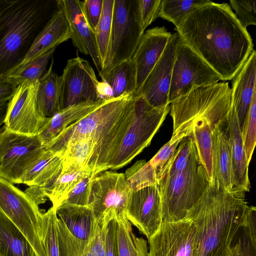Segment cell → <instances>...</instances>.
<instances>
[{
	"instance_id": "7bdbcfd3",
	"label": "cell",
	"mask_w": 256,
	"mask_h": 256,
	"mask_svg": "<svg viewBox=\"0 0 256 256\" xmlns=\"http://www.w3.org/2000/svg\"><path fill=\"white\" fill-rule=\"evenodd\" d=\"M230 3L236 18L244 28L256 24V0H231Z\"/></svg>"
},
{
	"instance_id": "d6a6232c",
	"label": "cell",
	"mask_w": 256,
	"mask_h": 256,
	"mask_svg": "<svg viewBox=\"0 0 256 256\" xmlns=\"http://www.w3.org/2000/svg\"><path fill=\"white\" fill-rule=\"evenodd\" d=\"M211 2L209 0H162L158 16L172 22L176 28L190 14Z\"/></svg>"
},
{
	"instance_id": "2e32d148",
	"label": "cell",
	"mask_w": 256,
	"mask_h": 256,
	"mask_svg": "<svg viewBox=\"0 0 256 256\" xmlns=\"http://www.w3.org/2000/svg\"><path fill=\"white\" fill-rule=\"evenodd\" d=\"M132 192L125 174L105 170L96 174L91 184L88 206L96 219L110 208L124 214Z\"/></svg>"
},
{
	"instance_id": "f546056e",
	"label": "cell",
	"mask_w": 256,
	"mask_h": 256,
	"mask_svg": "<svg viewBox=\"0 0 256 256\" xmlns=\"http://www.w3.org/2000/svg\"><path fill=\"white\" fill-rule=\"evenodd\" d=\"M99 170L92 166L87 168L75 164L63 166L61 174L48 192L47 198L56 210L64 200L68 193L86 174L92 171Z\"/></svg>"
},
{
	"instance_id": "30bf717a",
	"label": "cell",
	"mask_w": 256,
	"mask_h": 256,
	"mask_svg": "<svg viewBox=\"0 0 256 256\" xmlns=\"http://www.w3.org/2000/svg\"><path fill=\"white\" fill-rule=\"evenodd\" d=\"M43 211L24 192L0 177V214L24 234L35 256H47L40 236V217Z\"/></svg>"
},
{
	"instance_id": "f6af8a7d",
	"label": "cell",
	"mask_w": 256,
	"mask_h": 256,
	"mask_svg": "<svg viewBox=\"0 0 256 256\" xmlns=\"http://www.w3.org/2000/svg\"><path fill=\"white\" fill-rule=\"evenodd\" d=\"M161 1L138 0L140 24L144 31L158 16Z\"/></svg>"
},
{
	"instance_id": "ffe728a7",
	"label": "cell",
	"mask_w": 256,
	"mask_h": 256,
	"mask_svg": "<svg viewBox=\"0 0 256 256\" xmlns=\"http://www.w3.org/2000/svg\"><path fill=\"white\" fill-rule=\"evenodd\" d=\"M172 35L164 26L149 29L144 34L132 58L136 71V93L162 56Z\"/></svg>"
},
{
	"instance_id": "4dcf8cb0",
	"label": "cell",
	"mask_w": 256,
	"mask_h": 256,
	"mask_svg": "<svg viewBox=\"0 0 256 256\" xmlns=\"http://www.w3.org/2000/svg\"><path fill=\"white\" fill-rule=\"evenodd\" d=\"M132 224L123 213L116 215L118 256H148L147 241L134 233Z\"/></svg>"
},
{
	"instance_id": "9a60e30c",
	"label": "cell",
	"mask_w": 256,
	"mask_h": 256,
	"mask_svg": "<svg viewBox=\"0 0 256 256\" xmlns=\"http://www.w3.org/2000/svg\"><path fill=\"white\" fill-rule=\"evenodd\" d=\"M196 237L194 224L187 216L178 221L162 222L148 239V256H192Z\"/></svg>"
},
{
	"instance_id": "5bb4252c",
	"label": "cell",
	"mask_w": 256,
	"mask_h": 256,
	"mask_svg": "<svg viewBox=\"0 0 256 256\" xmlns=\"http://www.w3.org/2000/svg\"><path fill=\"white\" fill-rule=\"evenodd\" d=\"M38 80L18 85L8 102L4 126L10 132L36 136L48 118L40 113L36 102Z\"/></svg>"
},
{
	"instance_id": "484cf974",
	"label": "cell",
	"mask_w": 256,
	"mask_h": 256,
	"mask_svg": "<svg viewBox=\"0 0 256 256\" xmlns=\"http://www.w3.org/2000/svg\"><path fill=\"white\" fill-rule=\"evenodd\" d=\"M64 162L62 154L46 149L24 174L21 184L38 186L47 198L48 192L61 174Z\"/></svg>"
},
{
	"instance_id": "7a4b0ae2",
	"label": "cell",
	"mask_w": 256,
	"mask_h": 256,
	"mask_svg": "<svg viewBox=\"0 0 256 256\" xmlns=\"http://www.w3.org/2000/svg\"><path fill=\"white\" fill-rule=\"evenodd\" d=\"M248 207L245 192L222 189L210 183L186 214L196 230L192 256H228Z\"/></svg>"
},
{
	"instance_id": "bcb514c9",
	"label": "cell",
	"mask_w": 256,
	"mask_h": 256,
	"mask_svg": "<svg viewBox=\"0 0 256 256\" xmlns=\"http://www.w3.org/2000/svg\"><path fill=\"white\" fill-rule=\"evenodd\" d=\"M116 210L111 208L106 228L105 256H118L116 238Z\"/></svg>"
},
{
	"instance_id": "3957f363",
	"label": "cell",
	"mask_w": 256,
	"mask_h": 256,
	"mask_svg": "<svg viewBox=\"0 0 256 256\" xmlns=\"http://www.w3.org/2000/svg\"><path fill=\"white\" fill-rule=\"evenodd\" d=\"M134 95L106 100L93 112L70 125L46 149L63 154L66 146L82 138L96 144L90 165L104 172L128 125Z\"/></svg>"
},
{
	"instance_id": "cb8c5ba5",
	"label": "cell",
	"mask_w": 256,
	"mask_h": 256,
	"mask_svg": "<svg viewBox=\"0 0 256 256\" xmlns=\"http://www.w3.org/2000/svg\"><path fill=\"white\" fill-rule=\"evenodd\" d=\"M102 81V98L106 100L134 95L136 89V71L132 60L122 62L108 70L99 72Z\"/></svg>"
},
{
	"instance_id": "277c9868",
	"label": "cell",
	"mask_w": 256,
	"mask_h": 256,
	"mask_svg": "<svg viewBox=\"0 0 256 256\" xmlns=\"http://www.w3.org/2000/svg\"><path fill=\"white\" fill-rule=\"evenodd\" d=\"M192 136L181 140L162 171L158 186L162 222L184 218L210 183Z\"/></svg>"
},
{
	"instance_id": "ee69618b",
	"label": "cell",
	"mask_w": 256,
	"mask_h": 256,
	"mask_svg": "<svg viewBox=\"0 0 256 256\" xmlns=\"http://www.w3.org/2000/svg\"><path fill=\"white\" fill-rule=\"evenodd\" d=\"M84 16L95 34L102 10L103 0H80Z\"/></svg>"
},
{
	"instance_id": "9c48e42d",
	"label": "cell",
	"mask_w": 256,
	"mask_h": 256,
	"mask_svg": "<svg viewBox=\"0 0 256 256\" xmlns=\"http://www.w3.org/2000/svg\"><path fill=\"white\" fill-rule=\"evenodd\" d=\"M56 212L58 256H85L96 226L92 210L62 202Z\"/></svg>"
},
{
	"instance_id": "f35d334b",
	"label": "cell",
	"mask_w": 256,
	"mask_h": 256,
	"mask_svg": "<svg viewBox=\"0 0 256 256\" xmlns=\"http://www.w3.org/2000/svg\"><path fill=\"white\" fill-rule=\"evenodd\" d=\"M240 130L246 160L249 164L256 145V91Z\"/></svg>"
},
{
	"instance_id": "7402d4cb",
	"label": "cell",
	"mask_w": 256,
	"mask_h": 256,
	"mask_svg": "<svg viewBox=\"0 0 256 256\" xmlns=\"http://www.w3.org/2000/svg\"><path fill=\"white\" fill-rule=\"evenodd\" d=\"M256 52L252 50L244 64L232 79V99L240 128L248 113L256 91Z\"/></svg>"
},
{
	"instance_id": "74e56055",
	"label": "cell",
	"mask_w": 256,
	"mask_h": 256,
	"mask_svg": "<svg viewBox=\"0 0 256 256\" xmlns=\"http://www.w3.org/2000/svg\"><path fill=\"white\" fill-rule=\"evenodd\" d=\"M125 176L132 190L158 184L155 170L150 162L144 160L136 162L127 170Z\"/></svg>"
},
{
	"instance_id": "7c38bea8",
	"label": "cell",
	"mask_w": 256,
	"mask_h": 256,
	"mask_svg": "<svg viewBox=\"0 0 256 256\" xmlns=\"http://www.w3.org/2000/svg\"><path fill=\"white\" fill-rule=\"evenodd\" d=\"M220 80L218 74L180 39L173 66L169 104L196 88Z\"/></svg>"
},
{
	"instance_id": "ba28073f",
	"label": "cell",
	"mask_w": 256,
	"mask_h": 256,
	"mask_svg": "<svg viewBox=\"0 0 256 256\" xmlns=\"http://www.w3.org/2000/svg\"><path fill=\"white\" fill-rule=\"evenodd\" d=\"M144 34L138 0H114L106 54L98 72H106L122 62L132 60Z\"/></svg>"
},
{
	"instance_id": "4fadbf2b",
	"label": "cell",
	"mask_w": 256,
	"mask_h": 256,
	"mask_svg": "<svg viewBox=\"0 0 256 256\" xmlns=\"http://www.w3.org/2000/svg\"><path fill=\"white\" fill-rule=\"evenodd\" d=\"M61 76L60 110L101 99L100 82L88 61L77 56L67 61Z\"/></svg>"
},
{
	"instance_id": "6da1fadb",
	"label": "cell",
	"mask_w": 256,
	"mask_h": 256,
	"mask_svg": "<svg viewBox=\"0 0 256 256\" xmlns=\"http://www.w3.org/2000/svg\"><path fill=\"white\" fill-rule=\"evenodd\" d=\"M176 30L222 80H232L254 50L250 36L227 3L211 2L190 14Z\"/></svg>"
},
{
	"instance_id": "b9f144b4",
	"label": "cell",
	"mask_w": 256,
	"mask_h": 256,
	"mask_svg": "<svg viewBox=\"0 0 256 256\" xmlns=\"http://www.w3.org/2000/svg\"><path fill=\"white\" fill-rule=\"evenodd\" d=\"M110 209L104 212L96 220V232L85 256H105L106 232Z\"/></svg>"
},
{
	"instance_id": "d4e9b609",
	"label": "cell",
	"mask_w": 256,
	"mask_h": 256,
	"mask_svg": "<svg viewBox=\"0 0 256 256\" xmlns=\"http://www.w3.org/2000/svg\"><path fill=\"white\" fill-rule=\"evenodd\" d=\"M106 100L88 101L64 108L52 117L38 131L37 136L43 146H48L66 128L88 115Z\"/></svg>"
},
{
	"instance_id": "e0dca14e",
	"label": "cell",
	"mask_w": 256,
	"mask_h": 256,
	"mask_svg": "<svg viewBox=\"0 0 256 256\" xmlns=\"http://www.w3.org/2000/svg\"><path fill=\"white\" fill-rule=\"evenodd\" d=\"M180 41L178 34H172L162 56L134 96H142L150 105L156 108L170 105L168 94Z\"/></svg>"
},
{
	"instance_id": "f907efd6",
	"label": "cell",
	"mask_w": 256,
	"mask_h": 256,
	"mask_svg": "<svg viewBox=\"0 0 256 256\" xmlns=\"http://www.w3.org/2000/svg\"><path fill=\"white\" fill-rule=\"evenodd\" d=\"M2 78H2V77H0V79H2Z\"/></svg>"
},
{
	"instance_id": "8fae6325",
	"label": "cell",
	"mask_w": 256,
	"mask_h": 256,
	"mask_svg": "<svg viewBox=\"0 0 256 256\" xmlns=\"http://www.w3.org/2000/svg\"><path fill=\"white\" fill-rule=\"evenodd\" d=\"M45 150L37 136L15 133L4 126L0 128V177L13 184H21Z\"/></svg>"
},
{
	"instance_id": "ac0fdd59",
	"label": "cell",
	"mask_w": 256,
	"mask_h": 256,
	"mask_svg": "<svg viewBox=\"0 0 256 256\" xmlns=\"http://www.w3.org/2000/svg\"><path fill=\"white\" fill-rule=\"evenodd\" d=\"M124 214L132 224L150 238L162 223L161 200L158 186L132 190Z\"/></svg>"
},
{
	"instance_id": "83f0119b",
	"label": "cell",
	"mask_w": 256,
	"mask_h": 256,
	"mask_svg": "<svg viewBox=\"0 0 256 256\" xmlns=\"http://www.w3.org/2000/svg\"><path fill=\"white\" fill-rule=\"evenodd\" d=\"M54 60L49 69L38 80L36 102L42 114L50 118L60 111L61 76L52 70Z\"/></svg>"
},
{
	"instance_id": "8d00e7d4",
	"label": "cell",
	"mask_w": 256,
	"mask_h": 256,
	"mask_svg": "<svg viewBox=\"0 0 256 256\" xmlns=\"http://www.w3.org/2000/svg\"><path fill=\"white\" fill-rule=\"evenodd\" d=\"M57 214L52 206L44 210L40 217L41 240L47 256H58L57 236Z\"/></svg>"
},
{
	"instance_id": "8992f818",
	"label": "cell",
	"mask_w": 256,
	"mask_h": 256,
	"mask_svg": "<svg viewBox=\"0 0 256 256\" xmlns=\"http://www.w3.org/2000/svg\"><path fill=\"white\" fill-rule=\"evenodd\" d=\"M232 104V91L226 82L196 88L170 104L173 132H192L196 120H208L212 128L225 126Z\"/></svg>"
},
{
	"instance_id": "60d3db41",
	"label": "cell",
	"mask_w": 256,
	"mask_h": 256,
	"mask_svg": "<svg viewBox=\"0 0 256 256\" xmlns=\"http://www.w3.org/2000/svg\"><path fill=\"white\" fill-rule=\"evenodd\" d=\"M100 172L98 170H95L86 174L68 193L63 202L78 206H88L92 181Z\"/></svg>"
},
{
	"instance_id": "4316f807",
	"label": "cell",
	"mask_w": 256,
	"mask_h": 256,
	"mask_svg": "<svg viewBox=\"0 0 256 256\" xmlns=\"http://www.w3.org/2000/svg\"><path fill=\"white\" fill-rule=\"evenodd\" d=\"M226 130L232 156L235 188L248 192L250 188L248 174L249 164L246 160L241 130L232 103L227 117Z\"/></svg>"
},
{
	"instance_id": "603a6c76",
	"label": "cell",
	"mask_w": 256,
	"mask_h": 256,
	"mask_svg": "<svg viewBox=\"0 0 256 256\" xmlns=\"http://www.w3.org/2000/svg\"><path fill=\"white\" fill-rule=\"evenodd\" d=\"M70 37V32L68 22L62 12L56 8L49 20L34 40L17 70L56 48L60 44L68 40Z\"/></svg>"
},
{
	"instance_id": "c3c4849f",
	"label": "cell",
	"mask_w": 256,
	"mask_h": 256,
	"mask_svg": "<svg viewBox=\"0 0 256 256\" xmlns=\"http://www.w3.org/2000/svg\"><path fill=\"white\" fill-rule=\"evenodd\" d=\"M8 102H0V127L4 124V120L6 118Z\"/></svg>"
},
{
	"instance_id": "5b68a950",
	"label": "cell",
	"mask_w": 256,
	"mask_h": 256,
	"mask_svg": "<svg viewBox=\"0 0 256 256\" xmlns=\"http://www.w3.org/2000/svg\"><path fill=\"white\" fill-rule=\"evenodd\" d=\"M56 9V0H0V77L14 72Z\"/></svg>"
},
{
	"instance_id": "f1b7e54d",
	"label": "cell",
	"mask_w": 256,
	"mask_h": 256,
	"mask_svg": "<svg viewBox=\"0 0 256 256\" xmlns=\"http://www.w3.org/2000/svg\"><path fill=\"white\" fill-rule=\"evenodd\" d=\"M0 256H35L34 250L21 231L0 214Z\"/></svg>"
},
{
	"instance_id": "d590c367",
	"label": "cell",
	"mask_w": 256,
	"mask_h": 256,
	"mask_svg": "<svg viewBox=\"0 0 256 256\" xmlns=\"http://www.w3.org/2000/svg\"><path fill=\"white\" fill-rule=\"evenodd\" d=\"M55 49L36 58L6 78L18 86L26 81L38 80L46 72L48 60L53 56Z\"/></svg>"
},
{
	"instance_id": "1f68e13d",
	"label": "cell",
	"mask_w": 256,
	"mask_h": 256,
	"mask_svg": "<svg viewBox=\"0 0 256 256\" xmlns=\"http://www.w3.org/2000/svg\"><path fill=\"white\" fill-rule=\"evenodd\" d=\"M212 132L211 124L204 118L198 120L193 124L191 134L199 160L207 173L210 182L213 170Z\"/></svg>"
},
{
	"instance_id": "d6986e66",
	"label": "cell",
	"mask_w": 256,
	"mask_h": 256,
	"mask_svg": "<svg viewBox=\"0 0 256 256\" xmlns=\"http://www.w3.org/2000/svg\"><path fill=\"white\" fill-rule=\"evenodd\" d=\"M56 8L62 12L68 22L73 45L80 52L92 58L99 72L100 62L95 34L84 16L80 0H58Z\"/></svg>"
},
{
	"instance_id": "44dd1931",
	"label": "cell",
	"mask_w": 256,
	"mask_h": 256,
	"mask_svg": "<svg viewBox=\"0 0 256 256\" xmlns=\"http://www.w3.org/2000/svg\"><path fill=\"white\" fill-rule=\"evenodd\" d=\"M212 140L213 170L210 183L228 190L236 189L232 156L226 127L214 128Z\"/></svg>"
},
{
	"instance_id": "e575fe53",
	"label": "cell",
	"mask_w": 256,
	"mask_h": 256,
	"mask_svg": "<svg viewBox=\"0 0 256 256\" xmlns=\"http://www.w3.org/2000/svg\"><path fill=\"white\" fill-rule=\"evenodd\" d=\"M114 4V0H103L102 13L95 32L100 70L106 58L110 34Z\"/></svg>"
},
{
	"instance_id": "836d02e7",
	"label": "cell",
	"mask_w": 256,
	"mask_h": 256,
	"mask_svg": "<svg viewBox=\"0 0 256 256\" xmlns=\"http://www.w3.org/2000/svg\"><path fill=\"white\" fill-rule=\"evenodd\" d=\"M96 146V144L90 138H80L68 144L63 152V166L75 164L84 168L92 166L90 164Z\"/></svg>"
},
{
	"instance_id": "681fc988",
	"label": "cell",
	"mask_w": 256,
	"mask_h": 256,
	"mask_svg": "<svg viewBox=\"0 0 256 256\" xmlns=\"http://www.w3.org/2000/svg\"><path fill=\"white\" fill-rule=\"evenodd\" d=\"M238 244L236 242V244L232 245L230 254L228 256H238Z\"/></svg>"
},
{
	"instance_id": "ab89813d",
	"label": "cell",
	"mask_w": 256,
	"mask_h": 256,
	"mask_svg": "<svg viewBox=\"0 0 256 256\" xmlns=\"http://www.w3.org/2000/svg\"><path fill=\"white\" fill-rule=\"evenodd\" d=\"M189 135L184 132L172 134L170 140L148 161L157 174L158 182L164 166L175 152L181 140Z\"/></svg>"
},
{
	"instance_id": "52a82bcc",
	"label": "cell",
	"mask_w": 256,
	"mask_h": 256,
	"mask_svg": "<svg viewBox=\"0 0 256 256\" xmlns=\"http://www.w3.org/2000/svg\"><path fill=\"white\" fill-rule=\"evenodd\" d=\"M170 110V105L156 108L142 96H134L128 125L109 162L108 168L124 166L148 146Z\"/></svg>"
},
{
	"instance_id": "7dc6e473",
	"label": "cell",
	"mask_w": 256,
	"mask_h": 256,
	"mask_svg": "<svg viewBox=\"0 0 256 256\" xmlns=\"http://www.w3.org/2000/svg\"><path fill=\"white\" fill-rule=\"evenodd\" d=\"M18 86L6 78L0 79V102H8L13 96Z\"/></svg>"
}]
</instances>
